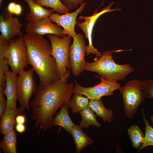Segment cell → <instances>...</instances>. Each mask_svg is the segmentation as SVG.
Here are the masks:
<instances>
[{
	"label": "cell",
	"instance_id": "obj_1",
	"mask_svg": "<svg viewBox=\"0 0 153 153\" xmlns=\"http://www.w3.org/2000/svg\"><path fill=\"white\" fill-rule=\"evenodd\" d=\"M70 71L68 70L62 78L52 84L46 86L40 84L37 88L30 106L35 127H39L38 134L42 131L43 134L52 128L53 116L63 104H67L69 108L74 86L73 82L67 83Z\"/></svg>",
	"mask_w": 153,
	"mask_h": 153
},
{
	"label": "cell",
	"instance_id": "obj_2",
	"mask_svg": "<svg viewBox=\"0 0 153 153\" xmlns=\"http://www.w3.org/2000/svg\"><path fill=\"white\" fill-rule=\"evenodd\" d=\"M24 38L29 64L38 75L40 84L47 86L60 80L56 62L48 41L42 35L34 33H26Z\"/></svg>",
	"mask_w": 153,
	"mask_h": 153
},
{
	"label": "cell",
	"instance_id": "obj_3",
	"mask_svg": "<svg viewBox=\"0 0 153 153\" xmlns=\"http://www.w3.org/2000/svg\"><path fill=\"white\" fill-rule=\"evenodd\" d=\"M105 51L99 59L93 62H87L85 70L97 73L101 78L110 82H116L126 78L134 71L129 63L120 65L114 60L111 53Z\"/></svg>",
	"mask_w": 153,
	"mask_h": 153
},
{
	"label": "cell",
	"instance_id": "obj_4",
	"mask_svg": "<svg viewBox=\"0 0 153 153\" xmlns=\"http://www.w3.org/2000/svg\"><path fill=\"white\" fill-rule=\"evenodd\" d=\"M24 36H20L10 41L4 54L5 58L8 65L12 71L16 75L24 71L29 64Z\"/></svg>",
	"mask_w": 153,
	"mask_h": 153
},
{
	"label": "cell",
	"instance_id": "obj_5",
	"mask_svg": "<svg viewBox=\"0 0 153 153\" xmlns=\"http://www.w3.org/2000/svg\"><path fill=\"white\" fill-rule=\"evenodd\" d=\"M50 42L52 56L56 60L58 74L60 79L71 69L69 59L70 44L71 37L65 35L61 37L55 35L47 34Z\"/></svg>",
	"mask_w": 153,
	"mask_h": 153
},
{
	"label": "cell",
	"instance_id": "obj_6",
	"mask_svg": "<svg viewBox=\"0 0 153 153\" xmlns=\"http://www.w3.org/2000/svg\"><path fill=\"white\" fill-rule=\"evenodd\" d=\"M119 90L123 99L126 115L128 118H132L139 106L146 99L142 81L137 80L129 81Z\"/></svg>",
	"mask_w": 153,
	"mask_h": 153
},
{
	"label": "cell",
	"instance_id": "obj_7",
	"mask_svg": "<svg viewBox=\"0 0 153 153\" xmlns=\"http://www.w3.org/2000/svg\"><path fill=\"white\" fill-rule=\"evenodd\" d=\"M35 71L32 67L27 71H24L17 77V86L18 99L20 104L19 109L21 114L25 109L29 111V100L37 89L36 83L33 78Z\"/></svg>",
	"mask_w": 153,
	"mask_h": 153
},
{
	"label": "cell",
	"instance_id": "obj_8",
	"mask_svg": "<svg viewBox=\"0 0 153 153\" xmlns=\"http://www.w3.org/2000/svg\"><path fill=\"white\" fill-rule=\"evenodd\" d=\"M70 45L69 59L73 75L75 77L85 70L86 64L84 57L87 50L84 36L82 33L77 34Z\"/></svg>",
	"mask_w": 153,
	"mask_h": 153
},
{
	"label": "cell",
	"instance_id": "obj_9",
	"mask_svg": "<svg viewBox=\"0 0 153 153\" xmlns=\"http://www.w3.org/2000/svg\"><path fill=\"white\" fill-rule=\"evenodd\" d=\"M96 77L101 80V82L91 87H82L75 81L74 93L84 95L89 99L101 98L104 96L112 95L114 91L119 89L121 87L120 84L117 82H110L99 77Z\"/></svg>",
	"mask_w": 153,
	"mask_h": 153
},
{
	"label": "cell",
	"instance_id": "obj_10",
	"mask_svg": "<svg viewBox=\"0 0 153 153\" xmlns=\"http://www.w3.org/2000/svg\"><path fill=\"white\" fill-rule=\"evenodd\" d=\"M113 4V2H112L108 6L106 7L100 12H97L96 10L91 16H84L81 15L79 17V20H84V22H80L77 24L83 31L86 38L88 41L89 44L87 46V50L86 53L87 56H88L90 54H92L96 55L97 58H99L101 56V53L99 52L98 50L95 48L93 45L92 39L93 29L96 21L102 14L108 12L120 10L119 8L110 9V8Z\"/></svg>",
	"mask_w": 153,
	"mask_h": 153
},
{
	"label": "cell",
	"instance_id": "obj_11",
	"mask_svg": "<svg viewBox=\"0 0 153 153\" xmlns=\"http://www.w3.org/2000/svg\"><path fill=\"white\" fill-rule=\"evenodd\" d=\"M23 24L17 18L14 17L12 14L7 8L5 9L0 16V31L1 35L5 40L10 42L16 36H24L21 29Z\"/></svg>",
	"mask_w": 153,
	"mask_h": 153
},
{
	"label": "cell",
	"instance_id": "obj_12",
	"mask_svg": "<svg viewBox=\"0 0 153 153\" xmlns=\"http://www.w3.org/2000/svg\"><path fill=\"white\" fill-rule=\"evenodd\" d=\"M86 4L85 2L83 3L78 8L71 13L62 15L57 13H53L50 16L51 21L63 27V33L64 34L73 38L77 34L75 31V25L80 22L76 21L77 16L84 10Z\"/></svg>",
	"mask_w": 153,
	"mask_h": 153
},
{
	"label": "cell",
	"instance_id": "obj_13",
	"mask_svg": "<svg viewBox=\"0 0 153 153\" xmlns=\"http://www.w3.org/2000/svg\"><path fill=\"white\" fill-rule=\"evenodd\" d=\"M25 30L27 33H34L42 35L47 34L55 35L61 37L66 35L62 29L57 24L52 23L49 17L44 18L34 23H28Z\"/></svg>",
	"mask_w": 153,
	"mask_h": 153
},
{
	"label": "cell",
	"instance_id": "obj_14",
	"mask_svg": "<svg viewBox=\"0 0 153 153\" xmlns=\"http://www.w3.org/2000/svg\"><path fill=\"white\" fill-rule=\"evenodd\" d=\"M6 84L3 90V94L7 97V108L17 109L16 101L18 99L16 74L8 70L5 73Z\"/></svg>",
	"mask_w": 153,
	"mask_h": 153
},
{
	"label": "cell",
	"instance_id": "obj_15",
	"mask_svg": "<svg viewBox=\"0 0 153 153\" xmlns=\"http://www.w3.org/2000/svg\"><path fill=\"white\" fill-rule=\"evenodd\" d=\"M22 0L27 3L30 8V11L25 16L26 19L28 22H37L44 18L50 16L55 12L52 8H44L33 0Z\"/></svg>",
	"mask_w": 153,
	"mask_h": 153
},
{
	"label": "cell",
	"instance_id": "obj_16",
	"mask_svg": "<svg viewBox=\"0 0 153 153\" xmlns=\"http://www.w3.org/2000/svg\"><path fill=\"white\" fill-rule=\"evenodd\" d=\"M21 114L19 109H14L7 108L0 117V131L3 135L14 130L16 124V118L17 115Z\"/></svg>",
	"mask_w": 153,
	"mask_h": 153
},
{
	"label": "cell",
	"instance_id": "obj_17",
	"mask_svg": "<svg viewBox=\"0 0 153 153\" xmlns=\"http://www.w3.org/2000/svg\"><path fill=\"white\" fill-rule=\"evenodd\" d=\"M67 104L63 105L60 111L57 113L52 119L53 126H62L67 131L71 134L73 128L75 125L68 114Z\"/></svg>",
	"mask_w": 153,
	"mask_h": 153
},
{
	"label": "cell",
	"instance_id": "obj_18",
	"mask_svg": "<svg viewBox=\"0 0 153 153\" xmlns=\"http://www.w3.org/2000/svg\"><path fill=\"white\" fill-rule=\"evenodd\" d=\"M80 125L74 126L71 132L75 146L76 152L79 153L86 146L92 143L93 141L84 132Z\"/></svg>",
	"mask_w": 153,
	"mask_h": 153
},
{
	"label": "cell",
	"instance_id": "obj_19",
	"mask_svg": "<svg viewBox=\"0 0 153 153\" xmlns=\"http://www.w3.org/2000/svg\"><path fill=\"white\" fill-rule=\"evenodd\" d=\"M88 106L97 116L101 117L104 122L111 123L113 117L112 111L105 107L101 98L90 99Z\"/></svg>",
	"mask_w": 153,
	"mask_h": 153
},
{
	"label": "cell",
	"instance_id": "obj_20",
	"mask_svg": "<svg viewBox=\"0 0 153 153\" xmlns=\"http://www.w3.org/2000/svg\"><path fill=\"white\" fill-rule=\"evenodd\" d=\"M0 35V87L3 90L6 84L5 73L9 70L8 64L4 57V54L9 44Z\"/></svg>",
	"mask_w": 153,
	"mask_h": 153
},
{
	"label": "cell",
	"instance_id": "obj_21",
	"mask_svg": "<svg viewBox=\"0 0 153 153\" xmlns=\"http://www.w3.org/2000/svg\"><path fill=\"white\" fill-rule=\"evenodd\" d=\"M3 136V139L0 142V147L4 153H16L17 138L15 130Z\"/></svg>",
	"mask_w": 153,
	"mask_h": 153
},
{
	"label": "cell",
	"instance_id": "obj_22",
	"mask_svg": "<svg viewBox=\"0 0 153 153\" xmlns=\"http://www.w3.org/2000/svg\"><path fill=\"white\" fill-rule=\"evenodd\" d=\"M79 112L82 118L80 125L82 128L88 129L90 125L97 128L101 127V124L97 120L94 112L88 106Z\"/></svg>",
	"mask_w": 153,
	"mask_h": 153
},
{
	"label": "cell",
	"instance_id": "obj_23",
	"mask_svg": "<svg viewBox=\"0 0 153 153\" xmlns=\"http://www.w3.org/2000/svg\"><path fill=\"white\" fill-rule=\"evenodd\" d=\"M128 134L133 147L139 148L144 140V134L140 128L137 125H133L128 129Z\"/></svg>",
	"mask_w": 153,
	"mask_h": 153
},
{
	"label": "cell",
	"instance_id": "obj_24",
	"mask_svg": "<svg viewBox=\"0 0 153 153\" xmlns=\"http://www.w3.org/2000/svg\"><path fill=\"white\" fill-rule=\"evenodd\" d=\"M35 2L40 6L50 8L59 14H65L70 11L60 0H37Z\"/></svg>",
	"mask_w": 153,
	"mask_h": 153
},
{
	"label": "cell",
	"instance_id": "obj_25",
	"mask_svg": "<svg viewBox=\"0 0 153 153\" xmlns=\"http://www.w3.org/2000/svg\"><path fill=\"white\" fill-rule=\"evenodd\" d=\"M88 99L82 95L74 93L70 100L69 108L74 114L79 112L88 106Z\"/></svg>",
	"mask_w": 153,
	"mask_h": 153
},
{
	"label": "cell",
	"instance_id": "obj_26",
	"mask_svg": "<svg viewBox=\"0 0 153 153\" xmlns=\"http://www.w3.org/2000/svg\"><path fill=\"white\" fill-rule=\"evenodd\" d=\"M143 118L145 124V135L143 143L139 149L138 152L147 146H153V128L149 124L144 115Z\"/></svg>",
	"mask_w": 153,
	"mask_h": 153
},
{
	"label": "cell",
	"instance_id": "obj_27",
	"mask_svg": "<svg viewBox=\"0 0 153 153\" xmlns=\"http://www.w3.org/2000/svg\"><path fill=\"white\" fill-rule=\"evenodd\" d=\"M142 86L145 98H153V80L142 81Z\"/></svg>",
	"mask_w": 153,
	"mask_h": 153
},
{
	"label": "cell",
	"instance_id": "obj_28",
	"mask_svg": "<svg viewBox=\"0 0 153 153\" xmlns=\"http://www.w3.org/2000/svg\"><path fill=\"white\" fill-rule=\"evenodd\" d=\"M86 0H60L62 3L66 6L70 10L76 8Z\"/></svg>",
	"mask_w": 153,
	"mask_h": 153
},
{
	"label": "cell",
	"instance_id": "obj_29",
	"mask_svg": "<svg viewBox=\"0 0 153 153\" xmlns=\"http://www.w3.org/2000/svg\"><path fill=\"white\" fill-rule=\"evenodd\" d=\"M3 90L0 87V117L7 108L6 100L4 97Z\"/></svg>",
	"mask_w": 153,
	"mask_h": 153
},
{
	"label": "cell",
	"instance_id": "obj_30",
	"mask_svg": "<svg viewBox=\"0 0 153 153\" xmlns=\"http://www.w3.org/2000/svg\"><path fill=\"white\" fill-rule=\"evenodd\" d=\"M15 128L16 131L20 133H24L26 129V127L24 124H16Z\"/></svg>",
	"mask_w": 153,
	"mask_h": 153
},
{
	"label": "cell",
	"instance_id": "obj_31",
	"mask_svg": "<svg viewBox=\"0 0 153 153\" xmlns=\"http://www.w3.org/2000/svg\"><path fill=\"white\" fill-rule=\"evenodd\" d=\"M26 121V116L25 115L19 114L16 118V124H24Z\"/></svg>",
	"mask_w": 153,
	"mask_h": 153
},
{
	"label": "cell",
	"instance_id": "obj_32",
	"mask_svg": "<svg viewBox=\"0 0 153 153\" xmlns=\"http://www.w3.org/2000/svg\"><path fill=\"white\" fill-rule=\"evenodd\" d=\"M16 4L14 2H11L8 5L7 9L8 11L12 14H14Z\"/></svg>",
	"mask_w": 153,
	"mask_h": 153
},
{
	"label": "cell",
	"instance_id": "obj_33",
	"mask_svg": "<svg viewBox=\"0 0 153 153\" xmlns=\"http://www.w3.org/2000/svg\"><path fill=\"white\" fill-rule=\"evenodd\" d=\"M22 12V8L21 6L19 4H16L14 14L17 15H19L21 14Z\"/></svg>",
	"mask_w": 153,
	"mask_h": 153
},
{
	"label": "cell",
	"instance_id": "obj_34",
	"mask_svg": "<svg viewBox=\"0 0 153 153\" xmlns=\"http://www.w3.org/2000/svg\"><path fill=\"white\" fill-rule=\"evenodd\" d=\"M150 119L152 122L153 123V115L150 117Z\"/></svg>",
	"mask_w": 153,
	"mask_h": 153
},
{
	"label": "cell",
	"instance_id": "obj_35",
	"mask_svg": "<svg viewBox=\"0 0 153 153\" xmlns=\"http://www.w3.org/2000/svg\"><path fill=\"white\" fill-rule=\"evenodd\" d=\"M3 0H0V7L2 8V4Z\"/></svg>",
	"mask_w": 153,
	"mask_h": 153
},
{
	"label": "cell",
	"instance_id": "obj_36",
	"mask_svg": "<svg viewBox=\"0 0 153 153\" xmlns=\"http://www.w3.org/2000/svg\"><path fill=\"white\" fill-rule=\"evenodd\" d=\"M34 2L35 1L37 0H33Z\"/></svg>",
	"mask_w": 153,
	"mask_h": 153
}]
</instances>
